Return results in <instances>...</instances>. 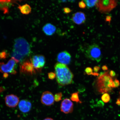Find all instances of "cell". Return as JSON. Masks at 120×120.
I'll use <instances>...</instances> for the list:
<instances>
[{"instance_id": "1", "label": "cell", "mask_w": 120, "mask_h": 120, "mask_svg": "<svg viewBox=\"0 0 120 120\" xmlns=\"http://www.w3.org/2000/svg\"><path fill=\"white\" fill-rule=\"evenodd\" d=\"M55 69L57 82L60 86H65L71 83L74 76L67 65L57 63Z\"/></svg>"}, {"instance_id": "2", "label": "cell", "mask_w": 120, "mask_h": 120, "mask_svg": "<svg viewBox=\"0 0 120 120\" xmlns=\"http://www.w3.org/2000/svg\"><path fill=\"white\" fill-rule=\"evenodd\" d=\"M30 52V45L26 40L22 38H18L15 41L11 58L19 63L29 55Z\"/></svg>"}, {"instance_id": "3", "label": "cell", "mask_w": 120, "mask_h": 120, "mask_svg": "<svg viewBox=\"0 0 120 120\" xmlns=\"http://www.w3.org/2000/svg\"><path fill=\"white\" fill-rule=\"evenodd\" d=\"M108 71L101 74L97 79L96 87L98 91L101 94H105L112 91V88H115L112 78Z\"/></svg>"}, {"instance_id": "4", "label": "cell", "mask_w": 120, "mask_h": 120, "mask_svg": "<svg viewBox=\"0 0 120 120\" xmlns=\"http://www.w3.org/2000/svg\"><path fill=\"white\" fill-rule=\"evenodd\" d=\"M117 4L118 1L115 0H98L95 6L100 12L106 14L110 12Z\"/></svg>"}, {"instance_id": "5", "label": "cell", "mask_w": 120, "mask_h": 120, "mask_svg": "<svg viewBox=\"0 0 120 120\" xmlns=\"http://www.w3.org/2000/svg\"><path fill=\"white\" fill-rule=\"evenodd\" d=\"M18 63L15 60L12 58L7 64L0 63V72L4 74V78H7L8 74H15L16 64Z\"/></svg>"}, {"instance_id": "6", "label": "cell", "mask_w": 120, "mask_h": 120, "mask_svg": "<svg viewBox=\"0 0 120 120\" xmlns=\"http://www.w3.org/2000/svg\"><path fill=\"white\" fill-rule=\"evenodd\" d=\"M87 57L97 62L101 60L102 55L101 48L98 45L93 44L90 45L85 52Z\"/></svg>"}, {"instance_id": "7", "label": "cell", "mask_w": 120, "mask_h": 120, "mask_svg": "<svg viewBox=\"0 0 120 120\" xmlns=\"http://www.w3.org/2000/svg\"><path fill=\"white\" fill-rule=\"evenodd\" d=\"M20 71L21 73L24 74L31 75L35 74L36 72V70L30 60H27L21 64Z\"/></svg>"}, {"instance_id": "8", "label": "cell", "mask_w": 120, "mask_h": 120, "mask_svg": "<svg viewBox=\"0 0 120 120\" xmlns=\"http://www.w3.org/2000/svg\"><path fill=\"white\" fill-rule=\"evenodd\" d=\"M41 101L42 104L46 106L52 105L54 103V96L49 91H45L42 94Z\"/></svg>"}, {"instance_id": "9", "label": "cell", "mask_w": 120, "mask_h": 120, "mask_svg": "<svg viewBox=\"0 0 120 120\" xmlns=\"http://www.w3.org/2000/svg\"><path fill=\"white\" fill-rule=\"evenodd\" d=\"M73 103L70 99L65 98L61 102V112L66 114L71 113L73 112Z\"/></svg>"}, {"instance_id": "10", "label": "cell", "mask_w": 120, "mask_h": 120, "mask_svg": "<svg viewBox=\"0 0 120 120\" xmlns=\"http://www.w3.org/2000/svg\"><path fill=\"white\" fill-rule=\"evenodd\" d=\"M71 55L67 51H64L60 52L57 57V60L60 63L65 64H70L71 61Z\"/></svg>"}, {"instance_id": "11", "label": "cell", "mask_w": 120, "mask_h": 120, "mask_svg": "<svg viewBox=\"0 0 120 120\" xmlns=\"http://www.w3.org/2000/svg\"><path fill=\"white\" fill-rule=\"evenodd\" d=\"M5 101L7 106L10 108H14L18 104L19 99L17 96L14 94H11L6 96Z\"/></svg>"}, {"instance_id": "12", "label": "cell", "mask_w": 120, "mask_h": 120, "mask_svg": "<svg viewBox=\"0 0 120 120\" xmlns=\"http://www.w3.org/2000/svg\"><path fill=\"white\" fill-rule=\"evenodd\" d=\"M72 20L76 24L80 25L85 22L86 18L84 13L82 12H78L73 14Z\"/></svg>"}, {"instance_id": "13", "label": "cell", "mask_w": 120, "mask_h": 120, "mask_svg": "<svg viewBox=\"0 0 120 120\" xmlns=\"http://www.w3.org/2000/svg\"><path fill=\"white\" fill-rule=\"evenodd\" d=\"M15 0H0V10L3 11L4 14L8 13L9 9L16 3Z\"/></svg>"}, {"instance_id": "14", "label": "cell", "mask_w": 120, "mask_h": 120, "mask_svg": "<svg viewBox=\"0 0 120 120\" xmlns=\"http://www.w3.org/2000/svg\"><path fill=\"white\" fill-rule=\"evenodd\" d=\"M19 107L21 112L26 113L29 112L32 107V105L30 102L27 100H22L19 102Z\"/></svg>"}, {"instance_id": "15", "label": "cell", "mask_w": 120, "mask_h": 120, "mask_svg": "<svg viewBox=\"0 0 120 120\" xmlns=\"http://www.w3.org/2000/svg\"><path fill=\"white\" fill-rule=\"evenodd\" d=\"M56 27L54 25L50 23H48L43 26L42 30L44 33L47 36H51L55 33Z\"/></svg>"}, {"instance_id": "16", "label": "cell", "mask_w": 120, "mask_h": 120, "mask_svg": "<svg viewBox=\"0 0 120 120\" xmlns=\"http://www.w3.org/2000/svg\"><path fill=\"white\" fill-rule=\"evenodd\" d=\"M18 8L22 14L25 15L29 14L31 11V8L30 6L28 4H25L24 5H19Z\"/></svg>"}, {"instance_id": "17", "label": "cell", "mask_w": 120, "mask_h": 120, "mask_svg": "<svg viewBox=\"0 0 120 120\" xmlns=\"http://www.w3.org/2000/svg\"><path fill=\"white\" fill-rule=\"evenodd\" d=\"M30 60L32 62L35 70H37L38 71H41V69L40 67L38 56L34 55Z\"/></svg>"}, {"instance_id": "18", "label": "cell", "mask_w": 120, "mask_h": 120, "mask_svg": "<svg viewBox=\"0 0 120 120\" xmlns=\"http://www.w3.org/2000/svg\"><path fill=\"white\" fill-rule=\"evenodd\" d=\"M79 91L73 93L71 94L70 99L72 101L76 102L77 103H81L82 102L79 100Z\"/></svg>"}, {"instance_id": "19", "label": "cell", "mask_w": 120, "mask_h": 120, "mask_svg": "<svg viewBox=\"0 0 120 120\" xmlns=\"http://www.w3.org/2000/svg\"><path fill=\"white\" fill-rule=\"evenodd\" d=\"M98 0H86L84 1L87 7L88 8H91L95 6Z\"/></svg>"}, {"instance_id": "20", "label": "cell", "mask_w": 120, "mask_h": 120, "mask_svg": "<svg viewBox=\"0 0 120 120\" xmlns=\"http://www.w3.org/2000/svg\"><path fill=\"white\" fill-rule=\"evenodd\" d=\"M38 56L40 67L41 69L44 67L45 63V59L43 55H40Z\"/></svg>"}, {"instance_id": "21", "label": "cell", "mask_w": 120, "mask_h": 120, "mask_svg": "<svg viewBox=\"0 0 120 120\" xmlns=\"http://www.w3.org/2000/svg\"><path fill=\"white\" fill-rule=\"evenodd\" d=\"M85 71L87 74L88 75H92L94 76H98L99 74L98 73L93 72V70L91 67H87L85 70Z\"/></svg>"}, {"instance_id": "22", "label": "cell", "mask_w": 120, "mask_h": 120, "mask_svg": "<svg viewBox=\"0 0 120 120\" xmlns=\"http://www.w3.org/2000/svg\"><path fill=\"white\" fill-rule=\"evenodd\" d=\"M102 101L105 103H108L110 101V97L109 94L107 93L103 94L101 97Z\"/></svg>"}, {"instance_id": "23", "label": "cell", "mask_w": 120, "mask_h": 120, "mask_svg": "<svg viewBox=\"0 0 120 120\" xmlns=\"http://www.w3.org/2000/svg\"><path fill=\"white\" fill-rule=\"evenodd\" d=\"M62 93L59 92L55 94L54 97V100L56 102H59L62 100Z\"/></svg>"}, {"instance_id": "24", "label": "cell", "mask_w": 120, "mask_h": 120, "mask_svg": "<svg viewBox=\"0 0 120 120\" xmlns=\"http://www.w3.org/2000/svg\"><path fill=\"white\" fill-rule=\"evenodd\" d=\"M9 54L7 51H3L0 52V59H5L8 56Z\"/></svg>"}, {"instance_id": "25", "label": "cell", "mask_w": 120, "mask_h": 120, "mask_svg": "<svg viewBox=\"0 0 120 120\" xmlns=\"http://www.w3.org/2000/svg\"><path fill=\"white\" fill-rule=\"evenodd\" d=\"M48 77L49 79L51 80H53L56 77V75L55 73L53 72H50L48 74Z\"/></svg>"}, {"instance_id": "26", "label": "cell", "mask_w": 120, "mask_h": 120, "mask_svg": "<svg viewBox=\"0 0 120 120\" xmlns=\"http://www.w3.org/2000/svg\"><path fill=\"white\" fill-rule=\"evenodd\" d=\"M79 8L82 9H84L86 8V5L83 1H82L79 2Z\"/></svg>"}, {"instance_id": "27", "label": "cell", "mask_w": 120, "mask_h": 120, "mask_svg": "<svg viewBox=\"0 0 120 120\" xmlns=\"http://www.w3.org/2000/svg\"><path fill=\"white\" fill-rule=\"evenodd\" d=\"M63 11L65 14H68L71 11V9L68 7L64 8L63 9Z\"/></svg>"}, {"instance_id": "28", "label": "cell", "mask_w": 120, "mask_h": 120, "mask_svg": "<svg viewBox=\"0 0 120 120\" xmlns=\"http://www.w3.org/2000/svg\"><path fill=\"white\" fill-rule=\"evenodd\" d=\"M113 83L115 88H117L120 86V82L119 81L116 79H115L113 81Z\"/></svg>"}, {"instance_id": "29", "label": "cell", "mask_w": 120, "mask_h": 120, "mask_svg": "<svg viewBox=\"0 0 120 120\" xmlns=\"http://www.w3.org/2000/svg\"><path fill=\"white\" fill-rule=\"evenodd\" d=\"M111 20L112 17L111 16L107 15L106 16L105 21L106 22H109V24H110Z\"/></svg>"}, {"instance_id": "30", "label": "cell", "mask_w": 120, "mask_h": 120, "mask_svg": "<svg viewBox=\"0 0 120 120\" xmlns=\"http://www.w3.org/2000/svg\"><path fill=\"white\" fill-rule=\"evenodd\" d=\"M97 105L98 107H102L104 105V103L103 101L100 100L97 102Z\"/></svg>"}, {"instance_id": "31", "label": "cell", "mask_w": 120, "mask_h": 120, "mask_svg": "<svg viewBox=\"0 0 120 120\" xmlns=\"http://www.w3.org/2000/svg\"><path fill=\"white\" fill-rule=\"evenodd\" d=\"M100 69V67L97 66H96L94 67V72L98 73V72L99 71Z\"/></svg>"}, {"instance_id": "32", "label": "cell", "mask_w": 120, "mask_h": 120, "mask_svg": "<svg viewBox=\"0 0 120 120\" xmlns=\"http://www.w3.org/2000/svg\"><path fill=\"white\" fill-rule=\"evenodd\" d=\"M110 75L112 78L116 76V74L115 72L113 70H111L109 72Z\"/></svg>"}, {"instance_id": "33", "label": "cell", "mask_w": 120, "mask_h": 120, "mask_svg": "<svg viewBox=\"0 0 120 120\" xmlns=\"http://www.w3.org/2000/svg\"><path fill=\"white\" fill-rule=\"evenodd\" d=\"M102 68L104 71H106L108 70V68L107 66L106 65H104L102 67Z\"/></svg>"}, {"instance_id": "34", "label": "cell", "mask_w": 120, "mask_h": 120, "mask_svg": "<svg viewBox=\"0 0 120 120\" xmlns=\"http://www.w3.org/2000/svg\"><path fill=\"white\" fill-rule=\"evenodd\" d=\"M116 103L117 105H120V97L117 100Z\"/></svg>"}, {"instance_id": "35", "label": "cell", "mask_w": 120, "mask_h": 120, "mask_svg": "<svg viewBox=\"0 0 120 120\" xmlns=\"http://www.w3.org/2000/svg\"><path fill=\"white\" fill-rule=\"evenodd\" d=\"M4 88L2 87H0V93L4 90Z\"/></svg>"}, {"instance_id": "36", "label": "cell", "mask_w": 120, "mask_h": 120, "mask_svg": "<svg viewBox=\"0 0 120 120\" xmlns=\"http://www.w3.org/2000/svg\"><path fill=\"white\" fill-rule=\"evenodd\" d=\"M43 120H54L53 119H52V118H45Z\"/></svg>"}]
</instances>
